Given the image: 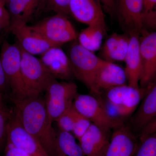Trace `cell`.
<instances>
[{
	"label": "cell",
	"mask_w": 156,
	"mask_h": 156,
	"mask_svg": "<svg viewBox=\"0 0 156 156\" xmlns=\"http://www.w3.org/2000/svg\"><path fill=\"white\" fill-rule=\"evenodd\" d=\"M138 142L129 126L124 124L114 129L104 156H134Z\"/></svg>",
	"instance_id": "15"
},
{
	"label": "cell",
	"mask_w": 156,
	"mask_h": 156,
	"mask_svg": "<svg viewBox=\"0 0 156 156\" xmlns=\"http://www.w3.org/2000/svg\"><path fill=\"white\" fill-rule=\"evenodd\" d=\"M34 30L54 44L60 47L77 38L75 29L64 14H56L32 26Z\"/></svg>",
	"instance_id": "8"
},
{
	"label": "cell",
	"mask_w": 156,
	"mask_h": 156,
	"mask_svg": "<svg viewBox=\"0 0 156 156\" xmlns=\"http://www.w3.org/2000/svg\"><path fill=\"white\" fill-rule=\"evenodd\" d=\"M1 1H2V2H3L5 3V2H6V1H7V0H1Z\"/></svg>",
	"instance_id": "35"
},
{
	"label": "cell",
	"mask_w": 156,
	"mask_h": 156,
	"mask_svg": "<svg viewBox=\"0 0 156 156\" xmlns=\"http://www.w3.org/2000/svg\"><path fill=\"white\" fill-rule=\"evenodd\" d=\"M105 11L111 15L116 13L115 0H100Z\"/></svg>",
	"instance_id": "34"
},
{
	"label": "cell",
	"mask_w": 156,
	"mask_h": 156,
	"mask_svg": "<svg viewBox=\"0 0 156 156\" xmlns=\"http://www.w3.org/2000/svg\"><path fill=\"white\" fill-rule=\"evenodd\" d=\"M46 108L52 123L73 106L78 94V87L72 82H53L46 90Z\"/></svg>",
	"instance_id": "7"
},
{
	"label": "cell",
	"mask_w": 156,
	"mask_h": 156,
	"mask_svg": "<svg viewBox=\"0 0 156 156\" xmlns=\"http://www.w3.org/2000/svg\"><path fill=\"white\" fill-rule=\"evenodd\" d=\"M20 48V67L25 87L26 98L40 96L57 79L48 70L40 58Z\"/></svg>",
	"instance_id": "3"
},
{
	"label": "cell",
	"mask_w": 156,
	"mask_h": 156,
	"mask_svg": "<svg viewBox=\"0 0 156 156\" xmlns=\"http://www.w3.org/2000/svg\"><path fill=\"white\" fill-rule=\"evenodd\" d=\"M9 88L2 64L0 58V93L4 94Z\"/></svg>",
	"instance_id": "33"
},
{
	"label": "cell",
	"mask_w": 156,
	"mask_h": 156,
	"mask_svg": "<svg viewBox=\"0 0 156 156\" xmlns=\"http://www.w3.org/2000/svg\"><path fill=\"white\" fill-rule=\"evenodd\" d=\"M69 14L79 22L106 30L103 10L98 0H71Z\"/></svg>",
	"instance_id": "12"
},
{
	"label": "cell",
	"mask_w": 156,
	"mask_h": 156,
	"mask_svg": "<svg viewBox=\"0 0 156 156\" xmlns=\"http://www.w3.org/2000/svg\"><path fill=\"white\" fill-rule=\"evenodd\" d=\"M106 30L97 26H88L81 31L78 37L79 43L84 48L95 52L101 48Z\"/></svg>",
	"instance_id": "24"
},
{
	"label": "cell",
	"mask_w": 156,
	"mask_h": 156,
	"mask_svg": "<svg viewBox=\"0 0 156 156\" xmlns=\"http://www.w3.org/2000/svg\"><path fill=\"white\" fill-rule=\"evenodd\" d=\"M129 35V47L124 61L126 64L125 71L128 85L138 88L142 72V60L140 50L139 34L133 33Z\"/></svg>",
	"instance_id": "19"
},
{
	"label": "cell",
	"mask_w": 156,
	"mask_h": 156,
	"mask_svg": "<svg viewBox=\"0 0 156 156\" xmlns=\"http://www.w3.org/2000/svg\"><path fill=\"white\" fill-rule=\"evenodd\" d=\"M2 94V93H0V95H1V94Z\"/></svg>",
	"instance_id": "37"
},
{
	"label": "cell",
	"mask_w": 156,
	"mask_h": 156,
	"mask_svg": "<svg viewBox=\"0 0 156 156\" xmlns=\"http://www.w3.org/2000/svg\"><path fill=\"white\" fill-rule=\"evenodd\" d=\"M138 147L134 156H156V120L137 136Z\"/></svg>",
	"instance_id": "23"
},
{
	"label": "cell",
	"mask_w": 156,
	"mask_h": 156,
	"mask_svg": "<svg viewBox=\"0 0 156 156\" xmlns=\"http://www.w3.org/2000/svg\"><path fill=\"white\" fill-rule=\"evenodd\" d=\"M91 121L86 117L79 113L76 116L72 132L76 139L78 140L87 132L92 124Z\"/></svg>",
	"instance_id": "28"
},
{
	"label": "cell",
	"mask_w": 156,
	"mask_h": 156,
	"mask_svg": "<svg viewBox=\"0 0 156 156\" xmlns=\"http://www.w3.org/2000/svg\"><path fill=\"white\" fill-rule=\"evenodd\" d=\"M4 4L5 3L0 0V24L2 29L8 31L10 26V16Z\"/></svg>",
	"instance_id": "29"
},
{
	"label": "cell",
	"mask_w": 156,
	"mask_h": 156,
	"mask_svg": "<svg viewBox=\"0 0 156 156\" xmlns=\"http://www.w3.org/2000/svg\"><path fill=\"white\" fill-rule=\"evenodd\" d=\"M2 29V26H1V24H0V32H1Z\"/></svg>",
	"instance_id": "36"
},
{
	"label": "cell",
	"mask_w": 156,
	"mask_h": 156,
	"mask_svg": "<svg viewBox=\"0 0 156 156\" xmlns=\"http://www.w3.org/2000/svg\"><path fill=\"white\" fill-rule=\"evenodd\" d=\"M55 156H85L80 144L71 132L56 131Z\"/></svg>",
	"instance_id": "22"
},
{
	"label": "cell",
	"mask_w": 156,
	"mask_h": 156,
	"mask_svg": "<svg viewBox=\"0 0 156 156\" xmlns=\"http://www.w3.org/2000/svg\"><path fill=\"white\" fill-rule=\"evenodd\" d=\"M127 81L125 69L114 62L105 60L95 76V96L100 97L101 91L126 84Z\"/></svg>",
	"instance_id": "16"
},
{
	"label": "cell",
	"mask_w": 156,
	"mask_h": 156,
	"mask_svg": "<svg viewBox=\"0 0 156 156\" xmlns=\"http://www.w3.org/2000/svg\"><path fill=\"white\" fill-rule=\"evenodd\" d=\"M110 132L92 123L79 140L84 155L104 156L110 140Z\"/></svg>",
	"instance_id": "17"
},
{
	"label": "cell",
	"mask_w": 156,
	"mask_h": 156,
	"mask_svg": "<svg viewBox=\"0 0 156 156\" xmlns=\"http://www.w3.org/2000/svg\"><path fill=\"white\" fill-rule=\"evenodd\" d=\"M5 156H31L24 151L7 144Z\"/></svg>",
	"instance_id": "30"
},
{
	"label": "cell",
	"mask_w": 156,
	"mask_h": 156,
	"mask_svg": "<svg viewBox=\"0 0 156 156\" xmlns=\"http://www.w3.org/2000/svg\"><path fill=\"white\" fill-rule=\"evenodd\" d=\"M68 56L74 76L86 86L92 95L96 96L95 76L105 60L76 41L70 47Z\"/></svg>",
	"instance_id": "4"
},
{
	"label": "cell",
	"mask_w": 156,
	"mask_h": 156,
	"mask_svg": "<svg viewBox=\"0 0 156 156\" xmlns=\"http://www.w3.org/2000/svg\"><path fill=\"white\" fill-rule=\"evenodd\" d=\"M73 106L91 122L105 131H110L124 124L122 120L111 116L101 100L93 95L78 93L74 100Z\"/></svg>",
	"instance_id": "6"
},
{
	"label": "cell",
	"mask_w": 156,
	"mask_h": 156,
	"mask_svg": "<svg viewBox=\"0 0 156 156\" xmlns=\"http://www.w3.org/2000/svg\"><path fill=\"white\" fill-rule=\"evenodd\" d=\"M105 91V101H102L109 114L116 119L122 120L136 110L144 95L145 89L124 84Z\"/></svg>",
	"instance_id": "2"
},
{
	"label": "cell",
	"mask_w": 156,
	"mask_h": 156,
	"mask_svg": "<svg viewBox=\"0 0 156 156\" xmlns=\"http://www.w3.org/2000/svg\"><path fill=\"white\" fill-rule=\"evenodd\" d=\"M142 72L140 87L145 88L156 78V31L140 38Z\"/></svg>",
	"instance_id": "14"
},
{
	"label": "cell",
	"mask_w": 156,
	"mask_h": 156,
	"mask_svg": "<svg viewBox=\"0 0 156 156\" xmlns=\"http://www.w3.org/2000/svg\"><path fill=\"white\" fill-rule=\"evenodd\" d=\"M129 40L128 34L114 33L110 36L101 49V55L103 60L111 62L125 61Z\"/></svg>",
	"instance_id": "21"
},
{
	"label": "cell",
	"mask_w": 156,
	"mask_h": 156,
	"mask_svg": "<svg viewBox=\"0 0 156 156\" xmlns=\"http://www.w3.org/2000/svg\"><path fill=\"white\" fill-rule=\"evenodd\" d=\"M115 5L120 21L128 35L142 32L143 0H115Z\"/></svg>",
	"instance_id": "11"
},
{
	"label": "cell",
	"mask_w": 156,
	"mask_h": 156,
	"mask_svg": "<svg viewBox=\"0 0 156 156\" xmlns=\"http://www.w3.org/2000/svg\"><path fill=\"white\" fill-rule=\"evenodd\" d=\"M40 59L56 79L68 80L74 76L68 56L60 47L50 48L41 55Z\"/></svg>",
	"instance_id": "18"
},
{
	"label": "cell",
	"mask_w": 156,
	"mask_h": 156,
	"mask_svg": "<svg viewBox=\"0 0 156 156\" xmlns=\"http://www.w3.org/2000/svg\"><path fill=\"white\" fill-rule=\"evenodd\" d=\"M144 26H146L149 28L156 29V7L151 14L143 19Z\"/></svg>",
	"instance_id": "31"
},
{
	"label": "cell",
	"mask_w": 156,
	"mask_h": 156,
	"mask_svg": "<svg viewBox=\"0 0 156 156\" xmlns=\"http://www.w3.org/2000/svg\"><path fill=\"white\" fill-rule=\"evenodd\" d=\"M77 111L73 106L70 108L62 114L55 122L57 123L58 129L61 131L72 132Z\"/></svg>",
	"instance_id": "26"
},
{
	"label": "cell",
	"mask_w": 156,
	"mask_h": 156,
	"mask_svg": "<svg viewBox=\"0 0 156 156\" xmlns=\"http://www.w3.org/2000/svg\"><path fill=\"white\" fill-rule=\"evenodd\" d=\"M1 61L7 83L11 90V101L26 98L20 67L21 50L18 44H11L5 41L1 49Z\"/></svg>",
	"instance_id": "5"
},
{
	"label": "cell",
	"mask_w": 156,
	"mask_h": 156,
	"mask_svg": "<svg viewBox=\"0 0 156 156\" xmlns=\"http://www.w3.org/2000/svg\"><path fill=\"white\" fill-rule=\"evenodd\" d=\"M145 92L129 126L136 136L156 120V78L145 88Z\"/></svg>",
	"instance_id": "10"
},
{
	"label": "cell",
	"mask_w": 156,
	"mask_h": 156,
	"mask_svg": "<svg viewBox=\"0 0 156 156\" xmlns=\"http://www.w3.org/2000/svg\"><path fill=\"white\" fill-rule=\"evenodd\" d=\"M7 144L31 156H51L38 140L26 131L13 110L7 127Z\"/></svg>",
	"instance_id": "9"
},
{
	"label": "cell",
	"mask_w": 156,
	"mask_h": 156,
	"mask_svg": "<svg viewBox=\"0 0 156 156\" xmlns=\"http://www.w3.org/2000/svg\"><path fill=\"white\" fill-rule=\"evenodd\" d=\"M13 111L21 125L51 156H55L56 131L46 108L44 99L40 96L12 101Z\"/></svg>",
	"instance_id": "1"
},
{
	"label": "cell",
	"mask_w": 156,
	"mask_h": 156,
	"mask_svg": "<svg viewBox=\"0 0 156 156\" xmlns=\"http://www.w3.org/2000/svg\"><path fill=\"white\" fill-rule=\"evenodd\" d=\"M9 31L15 36L20 47L32 55H42L50 48L58 47L30 26L17 27L10 29Z\"/></svg>",
	"instance_id": "13"
},
{
	"label": "cell",
	"mask_w": 156,
	"mask_h": 156,
	"mask_svg": "<svg viewBox=\"0 0 156 156\" xmlns=\"http://www.w3.org/2000/svg\"><path fill=\"white\" fill-rule=\"evenodd\" d=\"M3 95H0V149L7 142V127L11 112L4 103Z\"/></svg>",
	"instance_id": "25"
},
{
	"label": "cell",
	"mask_w": 156,
	"mask_h": 156,
	"mask_svg": "<svg viewBox=\"0 0 156 156\" xmlns=\"http://www.w3.org/2000/svg\"><path fill=\"white\" fill-rule=\"evenodd\" d=\"M42 0H40V1ZM46 9L54 11L56 14L66 15L69 14V5L71 0H42Z\"/></svg>",
	"instance_id": "27"
},
{
	"label": "cell",
	"mask_w": 156,
	"mask_h": 156,
	"mask_svg": "<svg viewBox=\"0 0 156 156\" xmlns=\"http://www.w3.org/2000/svg\"><path fill=\"white\" fill-rule=\"evenodd\" d=\"M10 29L27 25L40 5V0H7Z\"/></svg>",
	"instance_id": "20"
},
{
	"label": "cell",
	"mask_w": 156,
	"mask_h": 156,
	"mask_svg": "<svg viewBox=\"0 0 156 156\" xmlns=\"http://www.w3.org/2000/svg\"><path fill=\"white\" fill-rule=\"evenodd\" d=\"M156 7V0H143V19L151 14Z\"/></svg>",
	"instance_id": "32"
}]
</instances>
